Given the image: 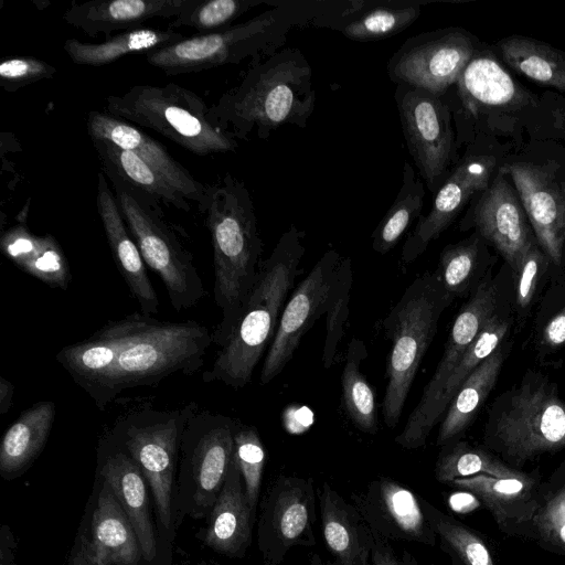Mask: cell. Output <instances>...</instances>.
Returning a JSON list of instances; mask_svg holds the SVG:
<instances>
[{
  "mask_svg": "<svg viewBox=\"0 0 565 565\" xmlns=\"http://www.w3.org/2000/svg\"><path fill=\"white\" fill-rule=\"evenodd\" d=\"M205 215L214 266V299L222 318L212 332L222 348L232 333L255 284L263 242L248 189L231 173L207 184L198 207Z\"/></svg>",
  "mask_w": 565,
  "mask_h": 565,
  "instance_id": "1",
  "label": "cell"
},
{
  "mask_svg": "<svg viewBox=\"0 0 565 565\" xmlns=\"http://www.w3.org/2000/svg\"><path fill=\"white\" fill-rule=\"evenodd\" d=\"M305 232L290 225L258 268L255 284L225 344L220 348L205 383L221 382L235 390L246 386L264 352L269 349L284 307L301 273Z\"/></svg>",
  "mask_w": 565,
  "mask_h": 565,
  "instance_id": "2",
  "label": "cell"
},
{
  "mask_svg": "<svg viewBox=\"0 0 565 565\" xmlns=\"http://www.w3.org/2000/svg\"><path fill=\"white\" fill-rule=\"evenodd\" d=\"M315 107L311 70L295 51L254 63L242 82L210 107L215 121L235 139L253 129L259 137L285 124L306 125Z\"/></svg>",
  "mask_w": 565,
  "mask_h": 565,
  "instance_id": "3",
  "label": "cell"
},
{
  "mask_svg": "<svg viewBox=\"0 0 565 565\" xmlns=\"http://www.w3.org/2000/svg\"><path fill=\"white\" fill-rule=\"evenodd\" d=\"M454 298L445 290L436 271L417 276L382 321L392 342L382 403L384 423L394 428L422 361L433 342L439 319Z\"/></svg>",
  "mask_w": 565,
  "mask_h": 565,
  "instance_id": "4",
  "label": "cell"
},
{
  "mask_svg": "<svg viewBox=\"0 0 565 565\" xmlns=\"http://www.w3.org/2000/svg\"><path fill=\"white\" fill-rule=\"evenodd\" d=\"M105 113L157 131L193 154L235 151L236 139L213 118L196 93L174 83L135 85L105 99Z\"/></svg>",
  "mask_w": 565,
  "mask_h": 565,
  "instance_id": "5",
  "label": "cell"
},
{
  "mask_svg": "<svg viewBox=\"0 0 565 565\" xmlns=\"http://www.w3.org/2000/svg\"><path fill=\"white\" fill-rule=\"evenodd\" d=\"M212 343V332L195 320L160 321L139 312L118 350L110 380L111 402L124 390L157 386L178 372H199Z\"/></svg>",
  "mask_w": 565,
  "mask_h": 565,
  "instance_id": "6",
  "label": "cell"
},
{
  "mask_svg": "<svg viewBox=\"0 0 565 565\" xmlns=\"http://www.w3.org/2000/svg\"><path fill=\"white\" fill-rule=\"evenodd\" d=\"M106 177L113 183L125 222L145 264L161 278L173 309L181 311L195 306L207 291L192 254L181 244L163 211L153 207L117 177Z\"/></svg>",
  "mask_w": 565,
  "mask_h": 565,
  "instance_id": "7",
  "label": "cell"
},
{
  "mask_svg": "<svg viewBox=\"0 0 565 565\" xmlns=\"http://www.w3.org/2000/svg\"><path fill=\"white\" fill-rule=\"evenodd\" d=\"M196 402L173 409L141 407L116 420L115 436L140 467L166 529L171 525V490L184 427Z\"/></svg>",
  "mask_w": 565,
  "mask_h": 565,
  "instance_id": "8",
  "label": "cell"
},
{
  "mask_svg": "<svg viewBox=\"0 0 565 565\" xmlns=\"http://www.w3.org/2000/svg\"><path fill=\"white\" fill-rule=\"evenodd\" d=\"M267 11L246 22L211 33H196L146 54L147 62L167 75L207 71L239 63L268 45L277 22Z\"/></svg>",
  "mask_w": 565,
  "mask_h": 565,
  "instance_id": "9",
  "label": "cell"
},
{
  "mask_svg": "<svg viewBox=\"0 0 565 565\" xmlns=\"http://www.w3.org/2000/svg\"><path fill=\"white\" fill-rule=\"evenodd\" d=\"M495 288L489 279H484L477 285L454 320L441 359L403 430L395 437V443L401 447L417 449L426 444V424L446 382L483 327L495 315Z\"/></svg>",
  "mask_w": 565,
  "mask_h": 565,
  "instance_id": "10",
  "label": "cell"
},
{
  "mask_svg": "<svg viewBox=\"0 0 565 565\" xmlns=\"http://www.w3.org/2000/svg\"><path fill=\"white\" fill-rule=\"evenodd\" d=\"M316 493L311 478L280 476L262 503L258 544L266 565H280L296 546H313Z\"/></svg>",
  "mask_w": 565,
  "mask_h": 565,
  "instance_id": "11",
  "label": "cell"
},
{
  "mask_svg": "<svg viewBox=\"0 0 565 565\" xmlns=\"http://www.w3.org/2000/svg\"><path fill=\"white\" fill-rule=\"evenodd\" d=\"M398 111L409 152L428 189L437 193L446 181L454 152V132L448 107L423 88L404 85Z\"/></svg>",
  "mask_w": 565,
  "mask_h": 565,
  "instance_id": "12",
  "label": "cell"
},
{
  "mask_svg": "<svg viewBox=\"0 0 565 565\" xmlns=\"http://www.w3.org/2000/svg\"><path fill=\"white\" fill-rule=\"evenodd\" d=\"M478 44L460 28H449L408 40L388 67L391 78L440 96L455 84Z\"/></svg>",
  "mask_w": 565,
  "mask_h": 565,
  "instance_id": "13",
  "label": "cell"
},
{
  "mask_svg": "<svg viewBox=\"0 0 565 565\" xmlns=\"http://www.w3.org/2000/svg\"><path fill=\"white\" fill-rule=\"evenodd\" d=\"M495 436L505 454L525 460L565 446V402L541 387H523L499 416Z\"/></svg>",
  "mask_w": 565,
  "mask_h": 565,
  "instance_id": "14",
  "label": "cell"
},
{
  "mask_svg": "<svg viewBox=\"0 0 565 565\" xmlns=\"http://www.w3.org/2000/svg\"><path fill=\"white\" fill-rule=\"evenodd\" d=\"M341 259L337 250H327L289 296L263 363L259 379L262 385L268 384L282 372L303 335L326 315Z\"/></svg>",
  "mask_w": 565,
  "mask_h": 565,
  "instance_id": "15",
  "label": "cell"
},
{
  "mask_svg": "<svg viewBox=\"0 0 565 565\" xmlns=\"http://www.w3.org/2000/svg\"><path fill=\"white\" fill-rule=\"evenodd\" d=\"M471 226L518 274L524 255L536 238L520 196L501 166L489 186L478 194L460 225L461 230Z\"/></svg>",
  "mask_w": 565,
  "mask_h": 565,
  "instance_id": "16",
  "label": "cell"
},
{
  "mask_svg": "<svg viewBox=\"0 0 565 565\" xmlns=\"http://www.w3.org/2000/svg\"><path fill=\"white\" fill-rule=\"evenodd\" d=\"M527 215L537 244L556 265L565 247V178L551 162L503 163Z\"/></svg>",
  "mask_w": 565,
  "mask_h": 565,
  "instance_id": "17",
  "label": "cell"
},
{
  "mask_svg": "<svg viewBox=\"0 0 565 565\" xmlns=\"http://www.w3.org/2000/svg\"><path fill=\"white\" fill-rule=\"evenodd\" d=\"M238 424L230 416L200 409L188 420L180 448L185 452L198 505L214 504L234 456Z\"/></svg>",
  "mask_w": 565,
  "mask_h": 565,
  "instance_id": "18",
  "label": "cell"
},
{
  "mask_svg": "<svg viewBox=\"0 0 565 565\" xmlns=\"http://www.w3.org/2000/svg\"><path fill=\"white\" fill-rule=\"evenodd\" d=\"M494 154L466 157L437 191L431 209L418 218L402 248V262L413 263L452 223L472 198L484 191L499 168Z\"/></svg>",
  "mask_w": 565,
  "mask_h": 565,
  "instance_id": "19",
  "label": "cell"
},
{
  "mask_svg": "<svg viewBox=\"0 0 565 565\" xmlns=\"http://www.w3.org/2000/svg\"><path fill=\"white\" fill-rule=\"evenodd\" d=\"M352 500L375 537L435 544L436 534L419 499L399 482L382 477Z\"/></svg>",
  "mask_w": 565,
  "mask_h": 565,
  "instance_id": "20",
  "label": "cell"
},
{
  "mask_svg": "<svg viewBox=\"0 0 565 565\" xmlns=\"http://www.w3.org/2000/svg\"><path fill=\"white\" fill-rule=\"evenodd\" d=\"M456 84L463 108L475 117L518 115L539 106L537 96L519 84L490 49H478Z\"/></svg>",
  "mask_w": 565,
  "mask_h": 565,
  "instance_id": "21",
  "label": "cell"
},
{
  "mask_svg": "<svg viewBox=\"0 0 565 565\" xmlns=\"http://www.w3.org/2000/svg\"><path fill=\"white\" fill-rule=\"evenodd\" d=\"M138 316L139 312H134L108 321L89 338L63 347L55 355V360L100 411L111 403L110 380L118 350Z\"/></svg>",
  "mask_w": 565,
  "mask_h": 565,
  "instance_id": "22",
  "label": "cell"
},
{
  "mask_svg": "<svg viewBox=\"0 0 565 565\" xmlns=\"http://www.w3.org/2000/svg\"><path fill=\"white\" fill-rule=\"evenodd\" d=\"M92 140H106L135 153L161 173L190 203L199 207L206 198L207 184L196 180L157 140L137 126L105 111L92 110L86 120Z\"/></svg>",
  "mask_w": 565,
  "mask_h": 565,
  "instance_id": "23",
  "label": "cell"
},
{
  "mask_svg": "<svg viewBox=\"0 0 565 565\" xmlns=\"http://www.w3.org/2000/svg\"><path fill=\"white\" fill-rule=\"evenodd\" d=\"M106 174L98 172L96 206L114 262L141 312L156 315L159 299L147 274L141 253L130 234Z\"/></svg>",
  "mask_w": 565,
  "mask_h": 565,
  "instance_id": "24",
  "label": "cell"
},
{
  "mask_svg": "<svg viewBox=\"0 0 565 565\" xmlns=\"http://www.w3.org/2000/svg\"><path fill=\"white\" fill-rule=\"evenodd\" d=\"M199 0H90L72 2L62 19L95 38L139 29L153 19L174 20Z\"/></svg>",
  "mask_w": 565,
  "mask_h": 565,
  "instance_id": "25",
  "label": "cell"
},
{
  "mask_svg": "<svg viewBox=\"0 0 565 565\" xmlns=\"http://www.w3.org/2000/svg\"><path fill=\"white\" fill-rule=\"evenodd\" d=\"M326 544L339 565H372L374 535L353 503L324 482L319 493Z\"/></svg>",
  "mask_w": 565,
  "mask_h": 565,
  "instance_id": "26",
  "label": "cell"
},
{
  "mask_svg": "<svg viewBox=\"0 0 565 565\" xmlns=\"http://www.w3.org/2000/svg\"><path fill=\"white\" fill-rule=\"evenodd\" d=\"M99 473L128 516L138 537L142 557L148 562L152 561L156 556V537L145 476L140 467L120 447L105 457Z\"/></svg>",
  "mask_w": 565,
  "mask_h": 565,
  "instance_id": "27",
  "label": "cell"
},
{
  "mask_svg": "<svg viewBox=\"0 0 565 565\" xmlns=\"http://www.w3.org/2000/svg\"><path fill=\"white\" fill-rule=\"evenodd\" d=\"M254 513L233 456L225 482L213 504L205 543L216 552L241 555L250 542Z\"/></svg>",
  "mask_w": 565,
  "mask_h": 565,
  "instance_id": "28",
  "label": "cell"
},
{
  "mask_svg": "<svg viewBox=\"0 0 565 565\" xmlns=\"http://www.w3.org/2000/svg\"><path fill=\"white\" fill-rule=\"evenodd\" d=\"M0 249L17 267L49 287L67 290L71 267L54 236L36 235L24 225H14L1 234Z\"/></svg>",
  "mask_w": 565,
  "mask_h": 565,
  "instance_id": "29",
  "label": "cell"
},
{
  "mask_svg": "<svg viewBox=\"0 0 565 565\" xmlns=\"http://www.w3.org/2000/svg\"><path fill=\"white\" fill-rule=\"evenodd\" d=\"M93 565H136L141 550L136 532L107 483H103L92 519Z\"/></svg>",
  "mask_w": 565,
  "mask_h": 565,
  "instance_id": "30",
  "label": "cell"
},
{
  "mask_svg": "<svg viewBox=\"0 0 565 565\" xmlns=\"http://www.w3.org/2000/svg\"><path fill=\"white\" fill-rule=\"evenodd\" d=\"M102 171L113 174L145 196L153 207H174L183 212L191 203L156 169L135 153L106 140H92Z\"/></svg>",
  "mask_w": 565,
  "mask_h": 565,
  "instance_id": "31",
  "label": "cell"
},
{
  "mask_svg": "<svg viewBox=\"0 0 565 565\" xmlns=\"http://www.w3.org/2000/svg\"><path fill=\"white\" fill-rule=\"evenodd\" d=\"M55 414L53 401H41L8 427L0 444V471L4 477L21 472L34 461L47 441Z\"/></svg>",
  "mask_w": 565,
  "mask_h": 565,
  "instance_id": "32",
  "label": "cell"
},
{
  "mask_svg": "<svg viewBox=\"0 0 565 565\" xmlns=\"http://www.w3.org/2000/svg\"><path fill=\"white\" fill-rule=\"evenodd\" d=\"M185 36L173 29L139 28L115 34L100 43L67 39L63 50L76 65L103 66L129 54L149 52L180 42Z\"/></svg>",
  "mask_w": 565,
  "mask_h": 565,
  "instance_id": "33",
  "label": "cell"
},
{
  "mask_svg": "<svg viewBox=\"0 0 565 565\" xmlns=\"http://www.w3.org/2000/svg\"><path fill=\"white\" fill-rule=\"evenodd\" d=\"M495 47L500 60L514 72L542 86L565 92V51L519 34L501 39Z\"/></svg>",
  "mask_w": 565,
  "mask_h": 565,
  "instance_id": "34",
  "label": "cell"
},
{
  "mask_svg": "<svg viewBox=\"0 0 565 565\" xmlns=\"http://www.w3.org/2000/svg\"><path fill=\"white\" fill-rule=\"evenodd\" d=\"M503 361V350L498 348L463 382L448 405L447 413L439 426L438 446L455 441L471 424L495 385Z\"/></svg>",
  "mask_w": 565,
  "mask_h": 565,
  "instance_id": "35",
  "label": "cell"
},
{
  "mask_svg": "<svg viewBox=\"0 0 565 565\" xmlns=\"http://www.w3.org/2000/svg\"><path fill=\"white\" fill-rule=\"evenodd\" d=\"M483 502L499 522L525 520L535 511L533 482L529 477L499 478L476 475L449 482Z\"/></svg>",
  "mask_w": 565,
  "mask_h": 565,
  "instance_id": "36",
  "label": "cell"
},
{
  "mask_svg": "<svg viewBox=\"0 0 565 565\" xmlns=\"http://www.w3.org/2000/svg\"><path fill=\"white\" fill-rule=\"evenodd\" d=\"M366 356L365 343L353 338L348 345L341 376L342 398L347 415L354 426L365 434L375 435L379 430L376 398L361 372Z\"/></svg>",
  "mask_w": 565,
  "mask_h": 565,
  "instance_id": "37",
  "label": "cell"
},
{
  "mask_svg": "<svg viewBox=\"0 0 565 565\" xmlns=\"http://www.w3.org/2000/svg\"><path fill=\"white\" fill-rule=\"evenodd\" d=\"M424 196V184L406 161L397 196L372 234V248L376 253L387 254L397 245L412 223L419 218Z\"/></svg>",
  "mask_w": 565,
  "mask_h": 565,
  "instance_id": "38",
  "label": "cell"
},
{
  "mask_svg": "<svg viewBox=\"0 0 565 565\" xmlns=\"http://www.w3.org/2000/svg\"><path fill=\"white\" fill-rule=\"evenodd\" d=\"M509 329L508 320L497 313L483 327L446 382L426 424V436L430 435L454 396L477 366L500 345Z\"/></svg>",
  "mask_w": 565,
  "mask_h": 565,
  "instance_id": "39",
  "label": "cell"
},
{
  "mask_svg": "<svg viewBox=\"0 0 565 565\" xmlns=\"http://www.w3.org/2000/svg\"><path fill=\"white\" fill-rule=\"evenodd\" d=\"M435 467L436 479L451 482L455 479L488 475L499 478H522V472L509 468L487 451L463 441L443 446Z\"/></svg>",
  "mask_w": 565,
  "mask_h": 565,
  "instance_id": "40",
  "label": "cell"
},
{
  "mask_svg": "<svg viewBox=\"0 0 565 565\" xmlns=\"http://www.w3.org/2000/svg\"><path fill=\"white\" fill-rule=\"evenodd\" d=\"M483 252V239L477 232L441 250L435 271L454 299L467 295L473 287Z\"/></svg>",
  "mask_w": 565,
  "mask_h": 565,
  "instance_id": "41",
  "label": "cell"
},
{
  "mask_svg": "<svg viewBox=\"0 0 565 565\" xmlns=\"http://www.w3.org/2000/svg\"><path fill=\"white\" fill-rule=\"evenodd\" d=\"M353 275L350 257H342L332 284L326 311V338L322 351V363L326 369L333 365L338 345L344 334L349 318Z\"/></svg>",
  "mask_w": 565,
  "mask_h": 565,
  "instance_id": "42",
  "label": "cell"
},
{
  "mask_svg": "<svg viewBox=\"0 0 565 565\" xmlns=\"http://www.w3.org/2000/svg\"><path fill=\"white\" fill-rule=\"evenodd\" d=\"M426 518L443 543L466 565H494L487 545L471 530L419 498Z\"/></svg>",
  "mask_w": 565,
  "mask_h": 565,
  "instance_id": "43",
  "label": "cell"
},
{
  "mask_svg": "<svg viewBox=\"0 0 565 565\" xmlns=\"http://www.w3.org/2000/svg\"><path fill=\"white\" fill-rule=\"evenodd\" d=\"M419 13L418 4L376 7L347 23L342 32L347 38L358 41L380 40L406 29Z\"/></svg>",
  "mask_w": 565,
  "mask_h": 565,
  "instance_id": "44",
  "label": "cell"
},
{
  "mask_svg": "<svg viewBox=\"0 0 565 565\" xmlns=\"http://www.w3.org/2000/svg\"><path fill=\"white\" fill-rule=\"evenodd\" d=\"M258 3V0H199L172 20L168 28H192L198 33L220 31L231 26L235 19Z\"/></svg>",
  "mask_w": 565,
  "mask_h": 565,
  "instance_id": "45",
  "label": "cell"
},
{
  "mask_svg": "<svg viewBox=\"0 0 565 565\" xmlns=\"http://www.w3.org/2000/svg\"><path fill=\"white\" fill-rule=\"evenodd\" d=\"M234 458L241 471L248 504L255 514L266 460L256 427L239 422L234 435Z\"/></svg>",
  "mask_w": 565,
  "mask_h": 565,
  "instance_id": "46",
  "label": "cell"
},
{
  "mask_svg": "<svg viewBox=\"0 0 565 565\" xmlns=\"http://www.w3.org/2000/svg\"><path fill=\"white\" fill-rule=\"evenodd\" d=\"M57 70L47 62L32 56H17L0 63V86L15 92L42 79H51Z\"/></svg>",
  "mask_w": 565,
  "mask_h": 565,
  "instance_id": "47",
  "label": "cell"
},
{
  "mask_svg": "<svg viewBox=\"0 0 565 565\" xmlns=\"http://www.w3.org/2000/svg\"><path fill=\"white\" fill-rule=\"evenodd\" d=\"M536 521L541 534L565 551V487L545 503Z\"/></svg>",
  "mask_w": 565,
  "mask_h": 565,
  "instance_id": "48",
  "label": "cell"
},
{
  "mask_svg": "<svg viewBox=\"0 0 565 565\" xmlns=\"http://www.w3.org/2000/svg\"><path fill=\"white\" fill-rule=\"evenodd\" d=\"M545 256L537 242H535L521 262L518 271L516 302L522 308L532 301Z\"/></svg>",
  "mask_w": 565,
  "mask_h": 565,
  "instance_id": "49",
  "label": "cell"
},
{
  "mask_svg": "<svg viewBox=\"0 0 565 565\" xmlns=\"http://www.w3.org/2000/svg\"><path fill=\"white\" fill-rule=\"evenodd\" d=\"M372 565H417L408 553L398 554L388 541L374 536L371 555Z\"/></svg>",
  "mask_w": 565,
  "mask_h": 565,
  "instance_id": "50",
  "label": "cell"
},
{
  "mask_svg": "<svg viewBox=\"0 0 565 565\" xmlns=\"http://www.w3.org/2000/svg\"><path fill=\"white\" fill-rule=\"evenodd\" d=\"M543 340L550 347L565 343V308L547 322L543 331Z\"/></svg>",
  "mask_w": 565,
  "mask_h": 565,
  "instance_id": "51",
  "label": "cell"
},
{
  "mask_svg": "<svg viewBox=\"0 0 565 565\" xmlns=\"http://www.w3.org/2000/svg\"><path fill=\"white\" fill-rule=\"evenodd\" d=\"M68 565H93L89 552V541L85 534H82L75 545Z\"/></svg>",
  "mask_w": 565,
  "mask_h": 565,
  "instance_id": "52",
  "label": "cell"
},
{
  "mask_svg": "<svg viewBox=\"0 0 565 565\" xmlns=\"http://www.w3.org/2000/svg\"><path fill=\"white\" fill-rule=\"evenodd\" d=\"M450 502L451 508L461 513L475 510L480 503L478 498L468 491L452 495Z\"/></svg>",
  "mask_w": 565,
  "mask_h": 565,
  "instance_id": "53",
  "label": "cell"
},
{
  "mask_svg": "<svg viewBox=\"0 0 565 565\" xmlns=\"http://www.w3.org/2000/svg\"><path fill=\"white\" fill-rule=\"evenodd\" d=\"M14 394V385L4 379L3 376H0V414L4 415L7 414L11 406H12V399Z\"/></svg>",
  "mask_w": 565,
  "mask_h": 565,
  "instance_id": "54",
  "label": "cell"
},
{
  "mask_svg": "<svg viewBox=\"0 0 565 565\" xmlns=\"http://www.w3.org/2000/svg\"><path fill=\"white\" fill-rule=\"evenodd\" d=\"M0 565H15L13 562V555L10 550L7 551L4 544H1V562Z\"/></svg>",
  "mask_w": 565,
  "mask_h": 565,
  "instance_id": "55",
  "label": "cell"
},
{
  "mask_svg": "<svg viewBox=\"0 0 565 565\" xmlns=\"http://www.w3.org/2000/svg\"><path fill=\"white\" fill-rule=\"evenodd\" d=\"M322 565H339L337 562H333V563H324Z\"/></svg>",
  "mask_w": 565,
  "mask_h": 565,
  "instance_id": "56",
  "label": "cell"
},
{
  "mask_svg": "<svg viewBox=\"0 0 565 565\" xmlns=\"http://www.w3.org/2000/svg\"><path fill=\"white\" fill-rule=\"evenodd\" d=\"M452 565H460L457 561H452Z\"/></svg>",
  "mask_w": 565,
  "mask_h": 565,
  "instance_id": "57",
  "label": "cell"
}]
</instances>
